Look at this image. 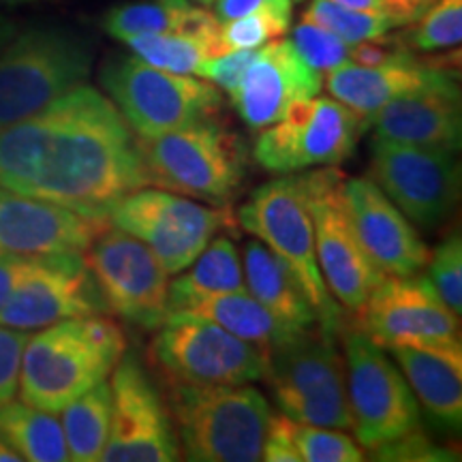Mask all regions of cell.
<instances>
[{"mask_svg": "<svg viewBox=\"0 0 462 462\" xmlns=\"http://www.w3.org/2000/svg\"><path fill=\"white\" fill-rule=\"evenodd\" d=\"M0 187L106 225L112 208L150 178L120 109L79 84L0 131Z\"/></svg>", "mask_w": 462, "mask_h": 462, "instance_id": "1", "label": "cell"}, {"mask_svg": "<svg viewBox=\"0 0 462 462\" xmlns=\"http://www.w3.org/2000/svg\"><path fill=\"white\" fill-rule=\"evenodd\" d=\"M126 351L118 323L103 315L75 317L28 337L20 362L22 402L60 413L69 402L106 381Z\"/></svg>", "mask_w": 462, "mask_h": 462, "instance_id": "2", "label": "cell"}, {"mask_svg": "<svg viewBox=\"0 0 462 462\" xmlns=\"http://www.w3.org/2000/svg\"><path fill=\"white\" fill-rule=\"evenodd\" d=\"M92 60V43L75 28L39 24L17 31L0 51V131L84 84Z\"/></svg>", "mask_w": 462, "mask_h": 462, "instance_id": "3", "label": "cell"}, {"mask_svg": "<svg viewBox=\"0 0 462 462\" xmlns=\"http://www.w3.org/2000/svg\"><path fill=\"white\" fill-rule=\"evenodd\" d=\"M170 407L189 460H262L273 409L253 385H170Z\"/></svg>", "mask_w": 462, "mask_h": 462, "instance_id": "4", "label": "cell"}, {"mask_svg": "<svg viewBox=\"0 0 462 462\" xmlns=\"http://www.w3.org/2000/svg\"><path fill=\"white\" fill-rule=\"evenodd\" d=\"M150 184L184 198L225 204L245 182L246 148L234 131L204 120L161 135L137 137Z\"/></svg>", "mask_w": 462, "mask_h": 462, "instance_id": "5", "label": "cell"}, {"mask_svg": "<svg viewBox=\"0 0 462 462\" xmlns=\"http://www.w3.org/2000/svg\"><path fill=\"white\" fill-rule=\"evenodd\" d=\"M263 379L282 415L323 429H351L345 357L326 330L298 332L265 354Z\"/></svg>", "mask_w": 462, "mask_h": 462, "instance_id": "6", "label": "cell"}, {"mask_svg": "<svg viewBox=\"0 0 462 462\" xmlns=\"http://www.w3.org/2000/svg\"><path fill=\"white\" fill-rule=\"evenodd\" d=\"M240 225L279 255L296 276L315 309L317 326L334 334L343 310L321 276L315 251V231L304 198L302 176H282L265 182L238 212Z\"/></svg>", "mask_w": 462, "mask_h": 462, "instance_id": "7", "label": "cell"}, {"mask_svg": "<svg viewBox=\"0 0 462 462\" xmlns=\"http://www.w3.org/2000/svg\"><path fill=\"white\" fill-rule=\"evenodd\" d=\"M101 84L137 137L217 120L223 107V95L215 84L163 71L137 56L109 60L101 71Z\"/></svg>", "mask_w": 462, "mask_h": 462, "instance_id": "8", "label": "cell"}, {"mask_svg": "<svg viewBox=\"0 0 462 462\" xmlns=\"http://www.w3.org/2000/svg\"><path fill=\"white\" fill-rule=\"evenodd\" d=\"M152 360L170 385H242L263 379L265 356L217 323L167 313L152 340Z\"/></svg>", "mask_w": 462, "mask_h": 462, "instance_id": "9", "label": "cell"}, {"mask_svg": "<svg viewBox=\"0 0 462 462\" xmlns=\"http://www.w3.org/2000/svg\"><path fill=\"white\" fill-rule=\"evenodd\" d=\"M343 357L351 429L364 449L420 429L418 398L383 346L360 330L346 332Z\"/></svg>", "mask_w": 462, "mask_h": 462, "instance_id": "10", "label": "cell"}, {"mask_svg": "<svg viewBox=\"0 0 462 462\" xmlns=\"http://www.w3.org/2000/svg\"><path fill=\"white\" fill-rule=\"evenodd\" d=\"M366 126L368 120L354 109L315 95L293 103L281 120L262 129L253 157L274 173L334 167L351 157Z\"/></svg>", "mask_w": 462, "mask_h": 462, "instance_id": "11", "label": "cell"}, {"mask_svg": "<svg viewBox=\"0 0 462 462\" xmlns=\"http://www.w3.org/2000/svg\"><path fill=\"white\" fill-rule=\"evenodd\" d=\"M107 223L143 242L167 274H180L223 227L227 212L165 189L142 187L112 208Z\"/></svg>", "mask_w": 462, "mask_h": 462, "instance_id": "12", "label": "cell"}, {"mask_svg": "<svg viewBox=\"0 0 462 462\" xmlns=\"http://www.w3.org/2000/svg\"><path fill=\"white\" fill-rule=\"evenodd\" d=\"M302 180L323 281L340 306L357 313L385 274L364 251L346 212L345 176L337 170H323L306 173Z\"/></svg>", "mask_w": 462, "mask_h": 462, "instance_id": "13", "label": "cell"}, {"mask_svg": "<svg viewBox=\"0 0 462 462\" xmlns=\"http://www.w3.org/2000/svg\"><path fill=\"white\" fill-rule=\"evenodd\" d=\"M82 255L107 313L143 330L163 326L170 274L143 242L118 227H103Z\"/></svg>", "mask_w": 462, "mask_h": 462, "instance_id": "14", "label": "cell"}, {"mask_svg": "<svg viewBox=\"0 0 462 462\" xmlns=\"http://www.w3.org/2000/svg\"><path fill=\"white\" fill-rule=\"evenodd\" d=\"M371 180L420 229L446 223L460 198V165L454 150L374 137Z\"/></svg>", "mask_w": 462, "mask_h": 462, "instance_id": "15", "label": "cell"}, {"mask_svg": "<svg viewBox=\"0 0 462 462\" xmlns=\"http://www.w3.org/2000/svg\"><path fill=\"white\" fill-rule=\"evenodd\" d=\"M362 332L390 346L458 345V319L443 302L429 276H385L362 304Z\"/></svg>", "mask_w": 462, "mask_h": 462, "instance_id": "16", "label": "cell"}, {"mask_svg": "<svg viewBox=\"0 0 462 462\" xmlns=\"http://www.w3.org/2000/svg\"><path fill=\"white\" fill-rule=\"evenodd\" d=\"M106 313V300L82 253L37 255L0 310V326L32 332L62 319Z\"/></svg>", "mask_w": 462, "mask_h": 462, "instance_id": "17", "label": "cell"}, {"mask_svg": "<svg viewBox=\"0 0 462 462\" xmlns=\"http://www.w3.org/2000/svg\"><path fill=\"white\" fill-rule=\"evenodd\" d=\"M112 424L106 462H171L180 458L170 415L137 357L123 356L112 371Z\"/></svg>", "mask_w": 462, "mask_h": 462, "instance_id": "18", "label": "cell"}, {"mask_svg": "<svg viewBox=\"0 0 462 462\" xmlns=\"http://www.w3.org/2000/svg\"><path fill=\"white\" fill-rule=\"evenodd\" d=\"M321 86L323 75L304 62L293 43L276 39L257 48L229 99L246 126L262 131L281 120L293 103L319 95Z\"/></svg>", "mask_w": 462, "mask_h": 462, "instance_id": "19", "label": "cell"}, {"mask_svg": "<svg viewBox=\"0 0 462 462\" xmlns=\"http://www.w3.org/2000/svg\"><path fill=\"white\" fill-rule=\"evenodd\" d=\"M343 195L357 238L381 273L413 276L426 268L430 248L371 178H345Z\"/></svg>", "mask_w": 462, "mask_h": 462, "instance_id": "20", "label": "cell"}, {"mask_svg": "<svg viewBox=\"0 0 462 462\" xmlns=\"http://www.w3.org/2000/svg\"><path fill=\"white\" fill-rule=\"evenodd\" d=\"M103 227L71 208L0 187V255L84 253Z\"/></svg>", "mask_w": 462, "mask_h": 462, "instance_id": "21", "label": "cell"}, {"mask_svg": "<svg viewBox=\"0 0 462 462\" xmlns=\"http://www.w3.org/2000/svg\"><path fill=\"white\" fill-rule=\"evenodd\" d=\"M374 137L411 146L458 150L462 137V109L458 75L448 73L385 103L371 118Z\"/></svg>", "mask_w": 462, "mask_h": 462, "instance_id": "22", "label": "cell"}, {"mask_svg": "<svg viewBox=\"0 0 462 462\" xmlns=\"http://www.w3.org/2000/svg\"><path fill=\"white\" fill-rule=\"evenodd\" d=\"M452 71L454 69L441 65H426L413 54H407L374 67L343 65L332 69L326 73V88L332 99L354 109L371 125V118L385 103L435 84Z\"/></svg>", "mask_w": 462, "mask_h": 462, "instance_id": "23", "label": "cell"}, {"mask_svg": "<svg viewBox=\"0 0 462 462\" xmlns=\"http://www.w3.org/2000/svg\"><path fill=\"white\" fill-rule=\"evenodd\" d=\"M421 407L441 426L458 429L462 421V346H390Z\"/></svg>", "mask_w": 462, "mask_h": 462, "instance_id": "24", "label": "cell"}, {"mask_svg": "<svg viewBox=\"0 0 462 462\" xmlns=\"http://www.w3.org/2000/svg\"><path fill=\"white\" fill-rule=\"evenodd\" d=\"M246 291L287 326L304 330L317 326L315 309L296 276L262 240H251L242 253Z\"/></svg>", "mask_w": 462, "mask_h": 462, "instance_id": "25", "label": "cell"}, {"mask_svg": "<svg viewBox=\"0 0 462 462\" xmlns=\"http://www.w3.org/2000/svg\"><path fill=\"white\" fill-rule=\"evenodd\" d=\"M171 313H187L217 323L223 330L234 334V337L259 346L263 351V356L268 351H273L274 346L287 343L298 332H302L287 326L281 319H276L246 289L245 291L199 296L184 304L182 309L171 310Z\"/></svg>", "mask_w": 462, "mask_h": 462, "instance_id": "26", "label": "cell"}, {"mask_svg": "<svg viewBox=\"0 0 462 462\" xmlns=\"http://www.w3.org/2000/svg\"><path fill=\"white\" fill-rule=\"evenodd\" d=\"M245 270L242 257L229 238H215L199 253L198 259L189 265L187 273H180L167 289V313L182 309L184 304L199 296L212 293L245 291Z\"/></svg>", "mask_w": 462, "mask_h": 462, "instance_id": "27", "label": "cell"}, {"mask_svg": "<svg viewBox=\"0 0 462 462\" xmlns=\"http://www.w3.org/2000/svg\"><path fill=\"white\" fill-rule=\"evenodd\" d=\"M0 437L31 462H67L69 449L60 420L26 402L9 401L0 407Z\"/></svg>", "mask_w": 462, "mask_h": 462, "instance_id": "28", "label": "cell"}, {"mask_svg": "<svg viewBox=\"0 0 462 462\" xmlns=\"http://www.w3.org/2000/svg\"><path fill=\"white\" fill-rule=\"evenodd\" d=\"M60 413L69 460H101L109 437V424H112V388L107 379L69 402Z\"/></svg>", "mask_w": 462, "mask_h": 462, "instance_id": "29", "label": "cell"}, {"mask_svg": "<svg viewBox=\"0 0 462 462\" xmlns=\"http://www.w3.org/2000/svg\"><path fill=\"white\" fill-rule=\"evenodd\" d=\"M190 7L189 0H137L109 9L101 26L123 43L142 34L180 32Z\"/></svg>", "mask_w": 462, "mask_h": 462, "instance_id": "30", "label": "cell"}, {"mask_svg": "<svg viewBox=\"0 0 462 462\" xmlns=\"http://www.w3.org/2000/svg\"><path fill=\"white\" fill-rule=\"evenodd\" d=\"M126 45L148 65L182 75H195L201 62L218 56L212 43L182 32L142 34V37L129 39Z\"/></svg>", "mask_w": 462, "mask_h": 462, "instance_id": "31", "label": "cell"}, {"mask_svg": "<svg viewBox=\"0 0 462 462\" xmlns=\"http://www.w3.org/2000/svg\"><path fill=\"white\" fill-rule=\"evenodd\" d=\"M302 22L326 28V31L334 32L349 43L371 42V39L383 37V34L401 26L390 15L346 7L337 0H313L304 9Z\"/></svg>", "mask_w": 462, "mask_h": 462, "instance_id": "32", "label": "cell"}, {"mask_svg": "<svg viewBox=\"0 0 462 462\" xmlns=\"http://www.w3.org/2000/svg\"><path fill=\"white\" fill-rule=\"evenodd\" d=\"M404 43L421 51H435L460 45L462 0H432L429 9L413 22Z\"/></svg>", "mask_w": 462, "mask_h": 462, "instance_id": "33", "label": "cell"}, {"mask_svg": "<svg viewBox=\"0 0 462 462\" xmlns=\"http://www.w3.org/2000/svg\"><path fill=\"white\" fill-rule=\"evenodd\" d=\"M291 439L302 462H362L364 448L338 429H323L291 420Z\"/></svg>", "mask_w": 462, "mask_h": 462, "instance_id": "34", "label": "cell"}, {"mask_svg": "<svg viewBox=\"0 0 462 462\" xmlns=\"http://www.w3.org/2000/svg\"><path fill=\"white\" fill-rule=\"evenodd\" d=\"M291 24V15L274 14V11H259L236 20L221 22V50H257L262 45L285 37Z\"/></svg>", "mask_w": 462, "mask_h": 462, "instance_id": "35", "label": "cell"}, {"mask_svg": "<svg viewBox=\"0 0 462 462\" xmlns=\"http://www.w3.org/2000/svg\"><path fill=\"white\" fill-rule=\"evenodd\" d=\"M291 43L298 50V54L304 58V62H309L321 75H326L337 67L351 65V48H354V43L345 42V39L337 37V34L321 26L300 22L293 28Z\"/></svg>", "mask_w": 462, "mask_h": 462, "instance_id": "36", "label": "cell"}, {"mask_svg": "<svg viewBox=\"0 0 462 462\" xmlns=\"http://www.w3.org/2000/svg\"><path fill=\"white\" fill-rule=\"evenodd\" d=\"M429 279L448 309L456 317L462 315V240L460 234L449 236L430 253Z\"/></svg>", "mask_w": 462, "mask_h": 462, "instance_id": "37", "label": "cell"}, {"mask_svg": "<svg viewBox=\"0 0 462 462\" xmlns=\"http://www.w3.org/2000/svg\"><path fill=\"white\" fill-rule=\"evenodd\" d=\"M257 50H234L225 51L221 56L208 58L199 65L195 75L206 82L215 84L218 90H225L229 95L240 82V78L245 75L246 67L251 65V60L255 58Z\"/></svg>", "mask_w": 462, "mask_h": 462, "instance_id": "38", "label": "cell"}, {"mask_svg": "<svg viewBox=\"0 0 462 462\" xmlns=\"http://www.w3.org/2000/svg\"><path fill=\"white\" fill-rule=\"evenodd\" d=\"M28 340V334L14 328L0 326V407L14 401L20 381L22 351Z\"/></svg>", "mask_w": 462, "mask_h": 462, "instance_id": "39", "label": "cell"}, {"mask_svg": "<svg viewBox=\"0 0 462 462\" xmlns=\"http://www.w3.org/2000/svg\"><path fill=\"white\" fill-rule=\"evenodd\" d=\"M374 458L379 460H452L454 456L449 449L432 446L430 439L424 437L418 429L407 435L394 439L377 449H373Z\"/></svg>", "mask_w": 462, "mask_h": 462, "instance_id": "40", "label": "cell"}, {"mask_svg": "<svg viewBox=\"0 0 462 462\" xmlns=\"http://www.w3.org/2000/svg\"><path fill=\"white\" fill-rule=\"evenodd\" d=\"M265 462H302L291 439V420L287 415H274L268 421V432L262 449Z\"/></svg>", "mask_w": 462, "mask_h": 462, "instance_id": "41", "label": "cell"}, {"mask_svg": "<svg viewBox=\"0 0 462 462\" xmlns=\"http://www.w3.org/2000/svg\"><path fill=\"white\" fill-rule=\"evenodd\" d=\"M346 7L374 11V14L390 15L398 24H413L418 17L430 7L432 0H337Z\"/></svg>", "mask_w": 462, "mask_h": 462, "instance_id": "42", "label": "cell"}, {"mask_svg": "<svg viewBox=\"0 0 462 462\" xmlns=\"http://www.w3.org/2000/svg\"><path fill=\"white\" fill-rule=\"evenodd\" d=\"M218 22H229L236 17H245L259 11H274V14L291 15V0H215Z\"/></svg>", "mask_w": 462, "mask_h": 462, "instance_id": "43", "label": "cell"}, {"mask_svg": "<svg viewBox=\"0 0 462 462\" xmlns=\"http://www.w3.org/2000/svg\"><path fill=\"white\" fill-rule=\"evenodd\" d=\"M34 257L24 255H0V310L7 304V300L14 289L20 285V281L24 279L28 270L32 268Z\"/></svg>", "mask_w": 462, "mask_h": 462, "instance_id": "44", "label": "cell"}, {"mask_svg": "<svg viewBox=\"0 0 462 462\" xmlns=\"http://www.w3.org/2000/svg\"><path fill=\"white\" fill-rule=\"evenodd\" d=\"M17 34V24L11 17L0 14V51L7 48V43Z\"/></svg>", "mask_w": 462, "mask_h": 462, "instance_id": "45", "label": "cell"}, {"mask_svg": "<svg viewBox=\"0 0 462 462\" xmlns=\"http://www.w3.org/2000/svg\"><path fill=\"white\" fill-rule=\"evenodd\" d=\"M20 460L22 456L17 454L3 437H0V462H20Z\"/></svg>", "mask_w": 462, "mask_h": 462, "instance_id": "46", "label": "cell"}, {"mask_svg": "<svg viewBox=\"0 0 462 462\" xmlns=\"http://www.w3.org/2000/svg\"><path fill=\"white\" fill-rule=\"evenodd\" d=\"M24 3H32V0H0V7H17Z\"/></svg>", "mask_w": 462, "mask_h": 462, "instance_id": "47", "label": "cell"}, {"mask_svg": "<svg viewBox=\"0 0 462 462\" xmlns=\"http://www.w3.org/2000/svg\"><path fill=\"white\" fill-rule=\"evenodd\" d=\"M195 3H201V5H212L215 0H195Z\"/></svg>", "mask_w": 462, "mask_h": 462, "instance_id": "48", "label": "cell"}]
</instances>
